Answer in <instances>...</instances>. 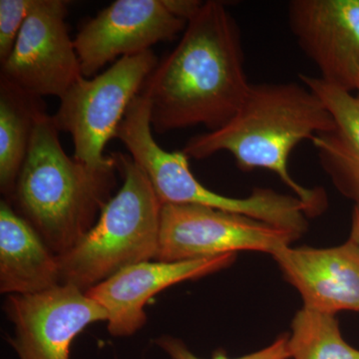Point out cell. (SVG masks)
Segmentation results:
<instances>
[{
  "label": "cell",
  "mask_w": 359,
  "mask_h": 359,
  "mask_svg": "<svg viewBox=\"0 0 359 359\" xmlns=\"http://www.w3.org/2000/svg\"><path fill=\"white\" fill-rule=\"evenodd\" d=\"M114 185V170L92 169L66 155L53 118L42 111L13 195L21 216L56 256L95 224Z\"/></svg>",
  "instance_id": "3"
},
{
  "label": "cell",
  "mask_w": 359,
  "mask_h": 359,
  "mask_svg": "<svg viewBox=\"0 0 359 359\" xmlns=\"http://www.w3.org/2000/svg\"><path fill=\"white\" fill-rule=\"evenodd\" d=\"M299 80L320 97L334 120V129L311 140L320 166L339 192L359 205V98L320 77L299 74Z\"/></svg>",
  "instance_id": "14"
},
{
  "label": "cell",
  "mask_w": 359,
  "mask_h": 359,
  "mask_svg": "<svg viewBox=\"0 0 359 359\" xmlns=\"http://www.w3.org/2000/svg\"><path fill=\"white\" fill-rule=\"evenodd\" d=\"M115 138L129 151L135 164L147 177L162 205H199L257 218L263 211V201L256 194L231 198L205 188L194 177L189 158L183 152H167L152 134L150 106L139 94L130 104Z\"/></svg>",
  "instance_id": "8"
},
{
  "label": "cell",
  "mask_w": 359,
  "mask_h": 359,
  "mask_svg": "<svg viewBox=\"0 0 359 359\" xmlns=\"http://www.w3.org/2000/svg\"><path fill=\"white\" fill-rule=\"evenodd\" d=\"M6 311L20 359H70L73 340L89 325L107 321L105 309L84 290L61 283L32 294H9Z\"/></svg>",
  "instance_id": "9"
},
{
  "label": "cell",
  "mask_w": 359,
  "mask_h": 359,
  "mask_svg": "<svg viewBox=\"0 0 359 359\" xmlns=\"http://www.w3.org/2000/svg\"><path fill=\"white\" fill-rule=\"evenodd\" d=\"M112 156L124 179L121 189L83 238L58 257L61 283L84 292L157 256L162 204L131 156Z\"/></svg>",
  "instance_id": "4"
},
{
  "label": "cell",
  "mask_w": 359,
  "mask_h": 359,
  "mask_svg": "<svg viewBox=\"0 0 359 359\" xmlns=\"http://www.w3.org/2000/svg\"><path fill=\"white\" fill-rule=\"evenodd\" d=\"M68 2L36 0L21 28L1 78L36 97L61 98L83 77L65 18Z\"/></svg>",
  "instance_id": "7"
},
{
  "label": "cell",
  "mask_w": 359,
  "mask_h": 359,
  "mask_svg": "<svg viewBox=\"0 0 359 359\" xmlns=\"http://www.w3.org/2000/svg\"><path fill=\"white\" fill-rule=\"evenodd\" d=\"M302 238L259 219L199 205H162L159 245L156 259L180 262L241 250L273 256L276 250Z\"/></svg>",
  "instance_id": "6"
},
{
  "label": "cell",
  "mask_w": 359,
  "mask_h": 359,
  "mask_svg": "<svg viewBox=\"0 0 359 359\" xmlns=\"http://www.w3.org/2000/svg\"><path fill=\"white\" fill-rule=\"evenodd\" d=\"M40 97L0 81V187L13 194L23 166L35 122L44 109Z\"/></svg>",
  "instance_id": "16"
},
{
  "label": "cell",
  "mask_w": 359,
  "mask_h": 359,
  "mask_svg": "<svg viewBox=\"0 0 359 359\" xmlns=\"http://www.w3.org/2000/svg\"><path fill=\"white\" fill-rule=\"evenodd\" d=\"M164 4L170 13L189 22L199 13L204 2L198 0H164Z\"/></svg>",
  "instance_id": "20"
},
{
  "label": "cell",
  "mask_w": 359,
  "mask_h": 359,
  "mask_svg": "<svg viewBox=\"0 0 359 359\" xmlns=\"http://www.w3.org/2000/svg\"><path fill=\"white\" fill-rule=\"evenodd\" d=\"M289 334H283L280 335L271 346L264 347V349L257 351L256 353L237 358H229L224 349H218L212 354L211 359H290L292 358H290L289 348ZM156 344L171 359H202L196 356L181 339H175V337L165 335L156 339Z\"/></svg>",
  "instance_id": "18"
},
{
  "label": "cell",
  "mask_w": 359,
  "mask_h": 359,
  "mask_svg": "<svg viewBox=\"0 0 359 359\" xmlns=\"http://www.w3.org/2000/svg\"><path fill=\"white\" fill-rule=\"evenodd\" d=\"M61 285L58 257L8 203L0 205V292L32 294Z\"/></svg>",
  "instance_id": "15"
},
{
  "label": "cell",
  "mask_w": 359,
  "mask_h": 359,
  "mask_svg": "<svg viewBox=\"0 0 359 359\" xmlns=\"http://www.w3.org/2000/svg\"><path fill=\"white\" fill-rule=\"evenodd\" d=\"M273 257L304 308L334 316L359 313V245L351 238L328 249L285 245Z\"/></svg>",
  "instance_id": "13"
},
{
  "label": "cell",
  "mask_w": 359,
  "mask_h": 359,
  "mask_svg": "<svg viewBox=\"0 0 359 359\" xmlns=\"http://www.w3.org/2000/svg\"><path fill=\"white\" fill-rule=\"evenodd\" d=\"M334 128L332 113L304 83L250 84L244 102L224 127L198 135L182 152L190 159H205L226 151L238 169H266L304 201L313 217L325 211L327 198L320 188H304L290 175L289 158L304 140Z\"/></svg>",
  "instance_id": "2"
},
{
  "label": "cell",
  "mask_w": 359,
  "mask_h": 359,
  "mask_svg": "<svg viewBox=\"0 0 359 359\" xmlns=\"http://www.w3.org/2000/svg\"><path fill=\"white\" fill-rule=\"evenodd\" d=\"M356 91H358V96L359 98V78H358V86H356Z\"/></svg>",
  "instance_id": "22"
},
{
  "label": "cell",
  "mask_w": 359,
  "mask_h": 359,
  "mask_svg": "<svg viewBox=\"0 0 359 359\" xmlns=\"http://www.w3.org/2000/svg\"><path fill=\"white\" fill-rule=\"evenodd\" d=\"M188 21L177 18L164 0H117L82 27L74 39L82 75L94 77L117 57L151 50L172 40Z\"/></svg>",
  "instance_id": "10"
},
{
  "label": "cell",
  "mask_w": 359,
  "mask_h": 359,
  "mask_svg": "<svg viewBox=\"0 0 359 359\" xmlns=\"http://www.w3.org/2000/svg\"><path fill=\"white\" fill-rule=\"evenodd\" d=\"M237 254L180 262H142L118 271L87 290L107 313L108 330L114 337H130L144 327V308L163 290L185 280H197L229 268Z\"/></svg>",
  "instance_id": "12"
},
{
  "label": "cell",
  "mask_w": 359,
  "mask_h": 359,
  "mask_svg": "<svg viewBox=\"0 0 359 359\" xmlns=\"http://www.w3.org/2000/svg\"><path fill=\"white\" fill-rule=\"evenodd\" d=\"M250 87L237 21L222 2L205 1L140 94L157 133L198 125L216 131L236 115Z\"/></svg>",
  "instance_id": "1"
},
{
  "label": "cell",
  "mask_w": 359,
  "mask_h": 359,
  "mask_svg": "<svg viewBox=\"0 0 359 359\" xmlns=\"http://www.w3.org/2000/svg\"><path fill=\"white\" fill-rule=\"evenodd\" d=\"M36 0H0V60L8 58Z\"/></svg>",
  "instance_id": "19"
},
{
  "label": "cell",
  "mask_w": 359,
  "mask_h": 359,
  "mask_svg": "<svg viewBox=\"0 0 359 359\" xmlns=\"http://www.w3.org/2000/svg\"><path fill=\"white\" fill-rule=\"evenodd\" d=\"M289 348L294 359H359V351L342 337L334 314L302 308L292 323Z\"/></svg>",
  "instance_id": "17"
},
{
  "label": "cell",
  "mask_w": 359,
  "mask_h": 359,
  "mask_svg": "<svg viewBox=\"0 0 359 359\" xmlns=\"http://www.w3.org/2000/svg\"><path fill=\"white\" fill-rule=\"evenodd\" d=\"M290 30L323 81L356 90L359 78V0H292Z\"/></svg>",
  "instance_id": "11"
},
{
  "label": "cell",
  "mask_w": 359,
  "mask_h": 359,
  "mask_svg": "<svg viewBox=\"0 0 359 359\" xmlns=\"http://www.w3.org/2000/svg\"><path fill=\"white\" fill-rule=\"evenodd\" d=\"M349 238L359 245V205H354L351 237Z\"/></svg>",
  "instance_id": "21"
},
{
  "label": "cell",
  "mask_w": 359,
  "mask_h": 359,
  "mask_svg": "<svg viewBox=\"0 0 359 359\" xmlns=\"http://www.w3.org/2000/svg\"><path fill=\"white\" fill-rule=\"evenodd\" d=\"M157 65L152 50L126 56L92 79L82 77L61 97L52 118L59 132L72 137L75 160L92 169H115L114 157L104 149Z\"/></svg>",
  "instance_id": "5"
}]
</instances>
